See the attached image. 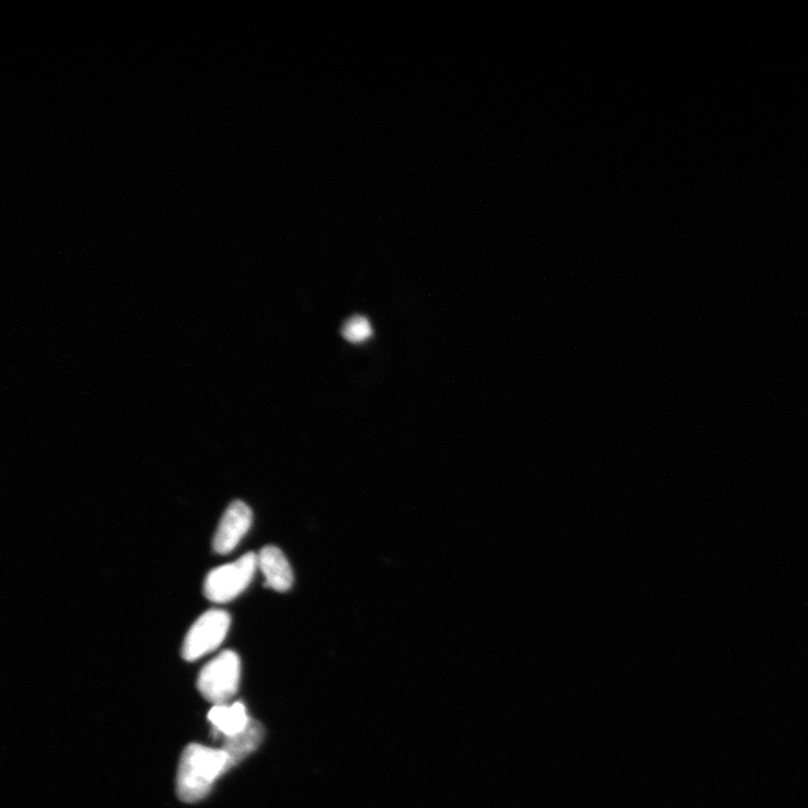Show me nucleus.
<instances>
[{"label": "nucleus", "mask_w": 808, "mask_h": 808, "mask_svg": "<svg viewBox=\"0 0 808 808\" xmlns=\"http://www.w3.org/2000/svg\"><path fill=\"white\" fill-rule=\"evenodd\" d=\"M252 521V510L244 503L231 504L217 527L212 541L213 551L219 555L232 553L249 532Z\"/></svg>", "instance_id": "5"}, {"label": "nucleus", "mask_w": 808, "mask_h": 808, "mask_svg": "<svg viewBox=\"0 0 808 808\" xmlns=\"http://www.w3.org/2000/svg\"><path fill=\"white\" fill-rule=\"evenodd\" d=\"M262 737L263 731L261 726L256 723H251L242 734L223 738L221 748L230 754L234 765H238L240 761L257 748Z\"/></svg>", "instance_id": "8"}, {"label": "nucleus", "mask_w": 808, "mask_h": 808, "mask_svg": "<svg viewBox=\"0 0 808 808\" xmlns=\"http://www.w3.org/2000/svg\"><path fill=\"white\" fill-rule=\"evenodd\" d=\"M208 720L216 739L238 736L252 723L242 703L215 705L208 713Z\"/></svg>", "instance_id": "7"}, {"label": "nucleus", "mask_w": 808, "mask_h": 808, "mask_svg": "<svg viewBox=\"0 0 808 808\" xmlns=\"http://www.w3.org/2000/svg\"><path fill=\"white\" fill-rule=\"evenodd\" d=\"M230 626L231 615L227 611H207L189 628L183 645V657L195 661L216 650L227 638Z\"/></svg>", "instance_id": "4"}, {"label": "nucleus", "mask_w": 808, "mask_h": 808, "mask_svg": "<svg viewBox=\"0 0 808 808\" xmlns=\"http://www.w3.org/2000/svg\"><path fill=\"white\" fill-rule=\"evenodd\" d=\"M342 335L346 340L358 344L367 342L373 335V330L367 318L356 314L345 322Z\"/></svg>", "instance_id": "9"}, {"label": "nucleus", "mask_w": 808, "mask_h": 808, "mask_svg": "<svg viewBox=\"0 0 808 808\" xmlns=\"http://www.w3.org/2000/svg\"><path fill=\"white\" fill-rule=\"evenodd\" d=\"M257 564L265 577L266 587L277 592L291 589L293 572L285 554L278 547H264L257 555Z\"/></svg>", "instance_id": "6"}, {"label": "nucleus", "mask_w": 808, "mask_h": 808, "mask_svg": "<svg viewBox=\"0 0 808 808\" xmlns=\"http://www.w3.org/2000/svg\"><path fill=\"white\" fill-rule=\"evenodd\" d=\"M234 762L222 748L188 746L180 760L176 793L186 803H197L211 790L213 783L233 769Z\"/></svg>", "instance_id": "1"}, {"label": "nucleus", "mask_w": 808, "mask_h": 808, "mask_svg": "<svg viewBox=\"0 0 808 808\" xmlns=\"http://www.w3.org/2000/svg\"><path fill=\"white\" fill-rule=\"evenodd\" d=\"M257 568V555L247 553L233 563L212 569L204 584L206 598L215 603L236 599L249 588Z\"/></svg>", "instance_id": "2"}, {"label": "nucleus", "mask_w": 808, "mask_h": 808, "mask_svg": "<svg viewBox=\"0 0 808 808\" xmlns=\"http://www.w3.org/2000/svg\"><path fill=\"white\" fill-rule=\"evenodd\" d=\"M241 681V659L234 651H223L209 661L200 671L198 690L215 705L232 699Z\"/></svg>", "instance_id": "3"}]
</instances>
